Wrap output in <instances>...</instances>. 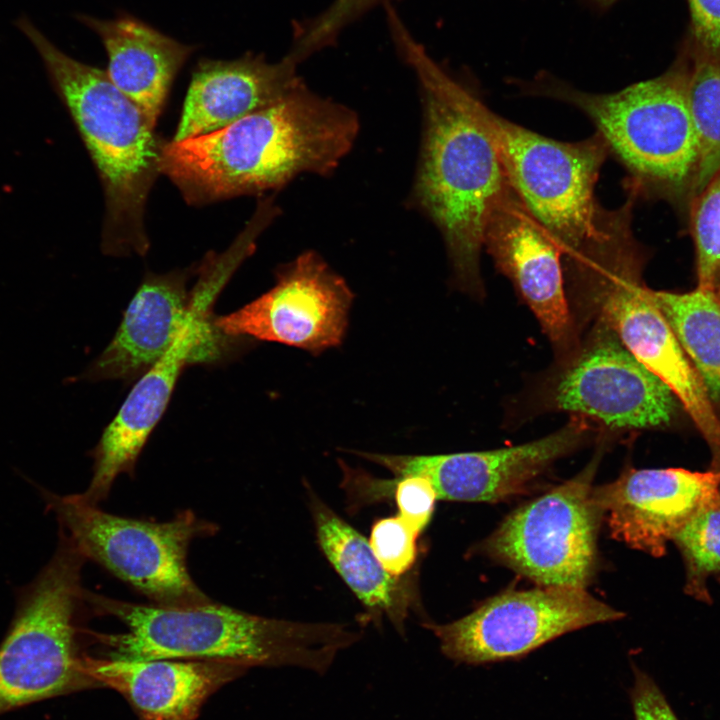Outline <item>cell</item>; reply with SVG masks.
<instances>
[{
  "instance_id": "2e32d148",
  "label": "cell",
  "mask_w": 720,
  "mask_h": 720,
  "mask_svg": "<svg viewBox=\"0 0 720 720\" xmlns=\"http://www.w3.org/2000/svg\"><path fill=\"white\" fill-rule=\"evenodd\" d=\"M483 247L511 280L559 356L571 351L579 340L565 293L561 251L512 188L488 219Z\"/></svg>"
},
{
  "instance_id": "4fadbf2b",
  "label": "cell",
  "mask_w": 720,
  "mask_h": 720,
  "mask_svg": "<svg viewBox=\"0 0 720 720\" xmlns=\"http://www.w3.org/2000/svg\"><path fill=\"white\" fill-rule=\"evenodd\" d=\"M622 617L584 589L542 586L494 596L450 623L422 624L448 659L482 665L521 658L563 634Z\"/></svg>"
},
{
  "instance_id": "ba28073f",
  "label": "cell",
  "mask_w": 720,
  "mask_h": 720,
  "mask_svg": "<svg viewBox=\"0 0 720 720\" xmlns=\"http://www.w3.org/2000/svg\"><path fill=\"white\" fill-rule=\"evenodd\" d=\"M85 560L63 533L55 555L25 592L0 646V713L98 686L85 673L76 647Z\"/></svg>"
},
{
  "instance_id": "7402d4cb",
  "label": "cell",
  "mask_w": 720,
  "mask_h": 720,
  "mask_svg": "<svg viewBox=\"0 0 720 720\" xmlns=\"http://www.w3.org/2000/svg\"><path fill=\"white\" fill-rule=\"evenodd\" d=\"M101 39L107 75L155 127L171 85L194 51L130 15L112 20L79 17Z\"/></svg>"
},
{
  "instance_id": "8fae6325",
  "label": "cell",
  "mask_w": 720,
  "mask_h": 720,
  "mask_svg": "<svg viewBox=\"0 0 720 720\" xmlns=\"http://www.w3.org/2000/svg\"><path fill=\"white\" fill-rule=\"evenodd\" d=\"M535 394L543 411L570 412L615 431L664 427L677 408L668 386L602 322L560 356Z\"/></svg>"
},
{
  "instance_id": "4dcf8cb0",
  "label": "cell",
  "mask_w": 720,
  "mask_h": 720,
  "mask_svg": "<svg viewBox=\"0 0 720 720\" xmlns=\"http://www.w3.org/2000/svg\"><path fill=\"white\" fill-rule=\"evenodd\" d=\"M633 683L629 690L635 720H680L655 680L632 665Z\"/></svg>"
},
{
  "instance_id": "44dd1931",
  "label": "cell",
  "mask_w": 720,
  "mask_h": 720,
  "mask_svg": "<svg viewBox=\"0 0 720 720\" xmlns=\"http://www.w3.org/2000/svg\"><path fill=\"white\" fill-rule=\"evenodd\" d=\"M308 505L319 547L331 566L366 609L362 621L387 618L406 634V620L421 608L412 577H395L376 557L369 540L340 517L309 486Z\"/></svg>"
},
{
  "instance_id": "603a6c76",
  "label": "cell",
  "mask_w": 720,
  "mask_h": 720,
  "mask_svg": "<svg viewBox=\"0 0 720 720\" xmlns=\"http://www.w3.org/2000/svg\"><path fill=\"white\" fill-rule=\"evenodd\" d=\"M651 296L709 398L720 401V297L699 287L686 293L651 290Z\"/></svg>"
},
{
  "instance_id": "e0dca14e",
  "label": "cell",
  "mask_w": 720,
  "mask_h": 720,
  "mask_svg": "<svg viewBox=\"0 0 720 720\" xmlns=\"http://www.w3.org/2000/svg\"><path fill=\"white\" fill-rule=\"evenodd\" d=\"M720 488V471L682 468L634 469L594 489V499L614 538L652 556Z\"/></svg>"
},
{
  "instance_id": "d6986e66",
  "label": "cell",
  "mask_w": 720,
  "mask_h": 720,
  "mask_svg": "<svg viewBox=\"0 0 720 720\" xmlns=\"http://www.w3.org/2000/svg\"><path fill=\"white\" fill-rule=\"evenodd\" d=\"M85 673L123 695L139 720H196L216 690L248 668L229 662L84 656Z\"/></svg>"
},
{
  "instance_id": "8992f818",
  "label": "cell",
  "mask_w": 720,
  "mask_h": 720,
  "mask_svg": "<svg viewBox=\"0 0 720 720\" xmlns=\"http://www.w3.org/2000/svg\"><path fill=\"white\" fill-rule=\"evenodd\" d=\"M639 244L617 242L578 260L569 272L574 304L586 320L602 322L654 373L692 418L720 471V421L711 399L667 319L642 281ZM573 305V304H572Z\"/></svg>"
},
{
  "instance_id": "f1b7e54d",
  "label": "cell",
  "mask_w": 720,
  "mask_h": 720,
  "mask_svg": "<svg viewBox=\"0 0 720 720\" xmlns=\"http://www.w3.org/2000/svg\"><path fill=\"white\" fill-rule=\"evenodd\" d=\"M398 515L419 535L431 521L437 494L431 482L421 475H405L392 481Z\"/></svg>"
},
{
  "instance_id": "52a82bcc",
  "label": "cell",
  "mask_w": 720,
  "mask_h": 720,
  "mask_svg": "<svg viewBox=\"0 0 720 720\" xmlns=\"http://www.w3.org/2000/svg\"><path fill=\"white\" fill-rule=\"evenodd\" d=\"M508 182L526 210L568 258L605 233L610 210L595 186L609 155L601 135L558 141L483 108Z\"/></svg>"
},
{
  "instance_id": "7a4b0ae2",
  "label": "cell",
  "mask_w": 720,
  "mask_h": 720,
  "mask_svg": "<svg viewBox=\"0 0 720 720\" xmlns=\"http://www.w3.org/2000/svg\"><path fill=\"white\" fill-rule=\"evenodd\" d=\"M356 112L301 82L278 102L216 131L163 141L160 173L190 205L280 189L302 173L330 175L359 132Z\"/></svg>"
},
{
  "instance_id": "30bf717a",
  "label": "cell",
  "mask_w": 720,
  "mask_h": 720,
  "mask_svg": "<svg viewBox=\"0 0 720 720\" xmlns=\"http://www.w3.org/2000/svg\"><path fill=\"white\" fill-rule=\"evenodd\" d=\"M242 263L236 251L209 254L192 289L189 319L172 346L131 389L94 451L93 476L80 497L89 504L104 500L116 478L134 471L142 448L163 416L176 383L188 364L211 362L222 354L220 333L212 317L216 298Z\"/></svg>"
},
{
  "instance_id": "9c48e42d",
  "label": "cell",
  "mask_w": 720,
  "mask_h": 720,
  "mask_svg": "<svg viewBox=\"0 0 720 720\" xmlns=\"http://www.w3.org/2000/svg\"><path fill=\"white\" fill-rule=\"evenodd\" d=\"M64 534L78 551L153 601L185 608L212 601L187 567L190 543L213 536L215 523L186 510L165 522L126 518L85 502L79 494L49 497Z\"/></svg>"
},
{
  "instance_id": "83f0119b",
  "label": "cell",
  "mask_w": 720,
  "mask_h": 720,
  "mask_svg": "<svg viewBox=\"0 0 720 720\" xmlns=\"http://www.w3.org/2000/svg\"><path fill=\"white\" fill-rule=\"evenodd\" d=\"M419 536L397 514L375 521L369 543L386 571L395 577H401L406 575L416 562Z\"/></svg>"
},
{
  "instance_id": "d4e9b609",
  "label": "cell",
  "mask_w": 720,
  "mask_h": 720,
  "mask_svg": "<svg viewBox=\"0 0 720 720\" xmlns=\"http://www.w3.org/2000/svg\"><path fill=\"white\" fill-rule=\"evenodd\" d=\"M684 561V591L711 603L707 581L720 573V488L714 491L672 540Z\"/></svg>"
},
{
  "instance_id": "f546056e",
  "label": "cell",
  "mask_w": 720,
  "mask_h": 720,
  "mask_svg": "<svg viewBox=\"0 0 720 720\" xmlns=\"http://www.w3.org/2000/svg\"><path fill=\"white\" fill-rule=\"evenodd\" d=\"M691 16L688 47L706 58L720 60V0H687Z\"/></svg>"
},
{
  "instance_id": "6da1fadb",
  "label": "cell",
  "mask_w": 720,
  "mask_h": 720,
  "mask_svg": "<svg viewBox=\"0 0 720 720\" xmlns=\"http://www.w3.org/2000/svg\"><path fill=\"white\" fill-rule=\"evenodd\" d=\"M386 11L393 42L416 74L422 100V142L410 203L440 231L457 285L482 296L484 231L511 190L484 120V104L428 55L391 5Z\"/></svg>"
},
{
  "instance_id": "ac0fdd59",
  "label": "cell",
  "mask_w": 720,
  "mask_h": 720,
  "mask_svg": "<svg viewBox=\"0 0 720 720\" xmlns=\"http://www.w3.org/2000/svg\"><path fill=\"white\" fill-rule=\"evenodd\" d=\"M300 63L290 53L270 63L250 52L232 61H199L172 140L216 131L278 102L303 82Z\"/></svg>"
},
{
  "instance_id": "5b68a950",
  "label": "cell",
  "mask_w": 720,
  "mask_h": 720,
  "mask_svg": "<svg viewBox=\"0 0 720 720\" xmlns=\"http://www.w3.org/2000/svg\"><path fill=\"white\" fill-rule=\"evenodd\" d=\"M520 88L580 110L625 168L627 192L674 202L692 197L700 148L685 91L682 57L662 75L614 93L575 89L544 72Z\"/></svg>"
},
{
  "instance_id": "4316f807",
  "label": "cell",
  "mask_w": 720,
  "mask_h": 720,
  "mask_svg": "<svg viewBox=\"0 0 720 720\" xmlns=\"http://www.w3.org/2000/svg\"><path fill=\"white\" fill-rule=\"evenodd\" d=\"M380 0H334L319 16L298 25L291 52L303 61L332 43L340 31Z\"/></svg>"
},
{
  "instance_id": "1f68e13d",
  "label": "cell",
  "mask_w": 720,
  "mask_h": 720,
  "mask_svg": "<svg viewBox=\"0 0 720 720\" xmlns=\"http://www.w3.org/2000/svg\"><path fill=\"white\" fill-rule=\"evenodd\" d=\"M590 1H592V3H594L595 5H597L600 8H605L607 6H610L617 0H590Z\"/></svg>"
},
{
  "instance_id": "7c38bea8",
  "label": "cell",
  "mask_w": 720,
  "mask_h": 720,
  "mask_svg": "<svg viewBox=\"0 0 720 720\" xmlns=\"http://www.w3.org/2000/svg\"><path fill=\"white\" fill-rule=\"evenodd\" d=\"M597 458L513 511L483 543L484 552L541 586L584 589L595 569L602 517L591 486Z\"/></svg>"
},
{
  "instance_id": "5bb4252c",
  "label": "cell",
  "mask_w": 720,
  "mask_h": 720,
  "mask_svg": "<svg viewBox=\"0 0 720 720\" xmlns=\"http://www.w3.org/2000/svg\"><path fill=\"white\" fill-rule=\"evenodd\" d=\"M353 294L315 251L277 272L275 285L240 309L214 319L227 337H249L320 354L342 343Z\"/></svg>"
},
{
  "instance_id": "3957f363",
  "label": "cell",
  "mask_w": 720,
  "mask_h": 720,
  "mask_svg": "<svg viewBox=\"0 0 720 720\" xmlns=\"http://www.w3.org/2000/svg\"><path fill=\"white\" fill-rule=\"evenodd\" d=\"M100 616L121 621V633L91 635L112 659H182L235 663L247 668L296 667L318 675L363 635L362 624L299 622L250 614L213 600L167 608L85 591Z\"/></svg>"
},
{
  "instance_id": "277c9868",
  "label": "cell",
  "mask_w": 720,
  "mask_h": 720,
  "mask_svg": "<svg viewBox=\"0 0 720 720\" xmlns=\"http://www.w3.org/2000/svg\"><path fill=\"white\" fill-rule=\"evenodd\" d=\"M17 25L41 56L97 168L105 198L104 253L145 255V207L160 174L163 140L106 72L60 51L28 19Z\"/></svg>"
},
{
  "instance_id": "9a60e30c",
  "label": "cell",
  "mask_w": 720,
  "mask_h": 720,
  "mask_svg": "<svg viewBox=\"0 0 720 720\" xmlns=\"http://www.w3.org/2000/svg\"><path fill=\"white\" fill-rule=\"evenodd\" d=\"M591 431L588 419L572 415L559 430L509 448L438 455L354 453L395 477L424 476L438 500L496 502L527 490L555 461L580 447Z\"/></svg>"
},
{
  "instance_id": "484cf974",
  "label": "cell",
  "mask_w": 720,
  "mask_h": 720,
  "mask_svg": "<svg viewBox=\"0 0 720 720\" xmlns=\"http://www.w3.org/2000/svg\"><path fill=\"white\" fill-rule=\"evenodd\" d=\"M697 287L720 297V168L688 203Z\"/></svg>"
},
{
  "instance_id": "cb8c5ba5",
  "label": "cell",
  "mask_w": 720,
  "mask_h": 720,
  "mask_svg": "<svg viewBox=\"0 0 720 720\" xmlns=\"http://www.w3.org/2000/svg\"><path fill=\"white\" fill-rule=\"evenodd\" d=\"M681 57L687 101L700 148L693 197L720 168V60L698 55L689 47Z\"/></svg>"
},
{
  "instance_id": "ffe728a7",
  "label": "cell",
  "mask_w": 720,
  "mask_h": 720,
  "mask_svg": "<svg viewBox=\"0 0 720 720\" xmlns=\"http://www.w3.org/2000/svg\"><path fill=\"white\" fill-rule=\"evenodd\" d=\"M189 275L188 270H176L145 276L113 339L92 365L91 377L130 379L172 346L191 313Z\"/></svg>"
}]
</instances>
